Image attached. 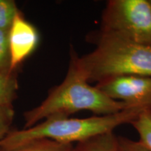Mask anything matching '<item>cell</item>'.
<instances>
[{
    "label": "cell",
    "instance_id": "obj_1",
    "mask_svg": "<svg viewBox=\"0 0 151 151\" xmlns=\"http://www.w3.org/2000/svg\"><path fill=\"white\" fill-rule=\"evenodd\" d=\"M90 41L96 48L78 56L71 48L70 62L88 82L96 84L124 75L151 76V46L95 32Z\"/></svg>",
    "mask_w": 151,
    "mask_h": 151
},
{
    "label": "cell",
    "instance_id": "obj_2",
    "mask_svg": "<svg viewBox=\"0 0 151 151\" xmlns=\"http://www.w3.org/2000/svg\"><path fill=\"white\" fill-rule=\"evenodd\" d=\"M128 108L134 107L112 99L97 87L90 86L69 61L67 74L61 83L52 88L40 104L24 113L23 129L33 127L47 118L69 117L82 111L103 116Z\"/></svg>",
    "mask_w": 151,
    "mask_h": 151
},
{
    "label": "cell",
    "instance_id": "obj_3",
    "mask_svg": "<svg viewBox=\"0 0 151 151\" xmlns=\"http://www.w3.org/2000/svg\"><path fill=\"white\" fill-rule=\"evenodd\" d=\"M144 109L128 108L120 112L89 118L52 117L33 127L14 130L0 141V150H8L29 141L48 139L62 143H79L91 138L113 132L124 124H130Z\"/></svg>",
    "mask_w": 151,
    "mask_h": 151
},
{
    "label": "cell",
    "instance_id": "obj_4",
    "mask_svg": "<svg viewBox=\"0 0 151 151\" xmlns=\"http://www.w3.org/2000/svg\"><path fill=\"white\" fill-rule=\"evenodd\" d=\"M98 31L151 46L150 0H110L102 11Z\"/></svg>",
    "mask_w": 151,
    "mask_h": 151
},
{
    "label": "cell",
    "instance_id": "obj_5",
    "mask_svg": "<svg viewBox=\"0 0 151 151\" xmlns=\"http://www.w3.org/2000/svg\"><path fill=\"white\" fill-rule=\"evenodd\" d=\"M95 86L112 99L151 111L150 76H120L106 79Z\"/></svg>",
    "mask_w": 151,
    "mask_h": 151
},
{
    "label": "cell",
    "instance_id": "obj_6",
    "mask_svg": "<svg viewBox=\"0 0 151 151\" xmlns=\"http://www.w3.org/2000/svg\"><path fill=\"white\" fill-rule=\"evenodd\" d=\"M39 38L37 29L19 11L9 29L11 71H17L18 66L35 50Z\"/></svg>",
    "mask_w": 151,
    "mask_h": 151
},
{
    "label": "cell",
    "instance_id": "obj_7",
    "mask_svg": "<svg viewBox=\"0 0 151 151\" xmlns=\"http://www.w3.org/2000/svg\"><path fill=\"white\" fill-rule=\"evenodd\" d=\"M75 151H121L118 136L113 132L77 143Z\"/></svg>",
    "mask_w": 151,
    "mask_h": 151
},
{
    "label": "cell",
    "instance_id": "obj_8",
    "mask_svg": "<svg viewBox=\"0 0 151 151\" xmlns=\"http://www.w3.org/2000/svg\"><path fill=\"white\" fill-rule=\"evenodd\" d=\"M0 151H75V145L48 139H39L15 148Z\"/></svg>",
    "mask_w": 151,
    "mask_h": 151
},
{
    "label": "cell",
    "instance_id": "obj_9",
    "mask_svg": "<svg viewBox=\"0 0 151 151\" xmlns=\"http://www.w3.org/2000/svg\"><path fill=\"white\" fill-rule=\"evenodd\" d=\"M18 89L16 71H0V107L12 106Z\"/></svg>",
    "mask_w": 151,
    "mask_h": 151
},
{
    "label": "cell",
    "instance_id": "obj_10",
    "mask_svg": "<svg viewBox=\"0 0 151 151\" xmlns=\"http://www.w3.org/2000/svg\"><path fill=\"white\" fill-rule=\"evenodd\" d=\"M130 124L139 134V142L151 151V111H143Z\"/></svg>",
    "mask_w": 151,
    "mask_h": 151
},
{
    "label": "cell",
    "instance_id": "obj_11",
    "mask_svg": "<svg viewBox=\"0 0 151 151\" xmlns=\"http://www.w3.org/2000/svg\"><path fill=\"white\" fill-rule=\"evenodd\" d=\"M18 12L14 0H0V29H9Z\"/></svg>",
    "mask_w": 151,
    "mask_h": 151
},
{
    "label": "cell",
    "instance_id": "obj_12",
    "mask_svg": "<svg viewBox=\"0 0 151 151\" xmlns=\"http://www.w3.org/2000/svg\"><path fill=\"white\" fill-rule=\"evenodd\" d=\"M11 70L9 29H0V71Z\"/></svg>",
    "mask_w": 151,
    "mask_h": 151
},
{
    "label": "cell",
    "instance_id": "obj_13",
    "mask_svg": "<svg viewBox=\"0 0 151 151\" xmlns=\"http://www.w3.org/2000/svg\"><path fill=\"white\" fill-rule=\"evenodd\" d=\"M15 112L13 106L0 107V141L2 140L11 131Z\"/></svg>",
    "mask_w": 151,
    "mask_h": 151
},
{
    "label": "cell",
    "instance_id": "obj_14",
    "mask_svg": "<svg viewBox=\"0 0 151 151\" xmlns=\"http://www.w3.org/2000/svg\"><path fill=\"white\" fill-rule=\"evenodd\" d=\"M121 151H150L139 141H134L124 137H118Z\"/></svg>",
    "mask_w": 151,
    "mask_h": 151
},
{
    "label": "cell",
    "instance_id": "obj_15",
    "mask_svg": "<svg viewBox=\"0 0 151 151\" xmlns=\"http://www.w3.org/2000/svg\"><path fill=\"white\" fill-rule=\"evenodd\" d=\"M150 4H151V0H150Z\"/></svg>",
    "mask_w": 151,
    "mask_h": 151
}]
</instances>
